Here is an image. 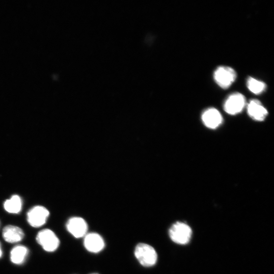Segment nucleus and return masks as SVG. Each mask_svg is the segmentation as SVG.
Wrapping results in <instances>:
<instances>
[{
    "instance_id": "f257e3e1",
    "label": "nucleus",
    "mask_w": 274,
    "mask_h": 274,
    "mask_svg": "<svg viewBox=\"0 0 274 274\" xmlns=\"http://www.w3.org/2000/svg\"><path fill=\"white\" fill-rule=\"evenodd\" d=\"M134 254L137 260L145 267L155 265L158 261V254L153 247L145 243H139L135 248Z\"/></svg>"
},
{
    "instance_id": "f03ea898",
    "label": "nucleus",
    "mask_w": 274,
    "mask_h": 274,
    "mask_svg": "<svg viewBox=\"0 0 274 274\" xmlns=\"http://www.w3.org/2000/svg\"><path fill=\"white\" fill-rule=\"evenodd\" d=\"M192 233L191 227L182 222H177L173 224L169 230L171 239L181 245H187L190 241Z\"/></svg>"
},
{
    "instance_id": "7ed1b4c3",
    "label": "nucleus",
    "mask_w": 274,
    "mask_h": 274,
    "mask_svg": "<svg viewBox=\"0 0 274 274\" xmlns=\"http://www.w3.org/2000/svg\"><path fill=\"white\" fill-rule=\"evenodd\" d=\"M36 241L45 251L49 252L55 251L60 244L55 234L50 229L40 231L37 235Z\"/></svg>"
},
{
    "instance_id": "20e7f679",
    "label": "nucleus",
    "mask_w": 274,
    "mask_h": 274,
    "mask_svg": "<svg viewBox=\"0 0 274 274\" xmlns=\"http://www.w3.org/2000/svg\"><path fill=\"white\" fill-rule=\"evenodd\" d=\"M237 79L235 70L230 67L220 66L214 73V79L216 83L222 88L230 87Z\"/></svg>"
},
{
    "instance_id": "39448f33",
    "label": "nucleus",
    "mask_w": 274,
    "mask_h": 274,
    "mask_svg": "<svg viewBox=\"0 0 274 274\" xmlns=\"http://www.w3.org/2000/svg\"><path fill=\"white\" fill-rule=\"evenodd\" d=\"M50 212L46 208L37 206L30 209L27 213V221L33 227H40L47 222Z\"/></svg>"
},
{
    "instance_id": "423d86ee",
    "label": "nucleus",
    "mask_w": 274,
    "mask_h": 274,
    "mask_svg": "<svg viewBox=\"0 0 274 274\" xmlns=\"http://www.w3.org/2000/svg\"><path fill=\"white\" fill-rule=\"evenodd\" d=\"M246 105L245 96L239 93H235L226 99L224 104V110L228 114L235 115L240 113Z\"/></svg>"
},
{
    "instance_id": "0eeeda50",
    "label": "nucleus",
    "mask_w": 274,
    "mask_h": 274,
    "mask_svg": "<svg viewBox=\"0 0 274 274\" xmlns=\"http://www.w3.org/2000/svg\"><path fill=\"white\" fill-rule=\"evenodd\" d=\"M66 227L68 231L76 238L84 237L88 230L86 222L80 217L71 218L67 223Z\"/></svg>"
},
{
    "instance_id": "6e6552de",
    "label": "nucleus",
    "mask_w": 274,
    "mask_h": 274,
    "mask_svg": "<svg viewBox=\"0 0 274 274\" xmlns=\"http://www.w3.org/2000/svg\"><path fill=\"white\" fill-rule=\"evenodd\" d=\"M105 246L103 238L97 233H89L84 236V246L90 252L99 253L103 250Z\"/></svg>"
},
{
    "instance_id": "1a4fd4ad",
    "label": "nucleus",
    "mask_w": 274,
    "mask_h": 274,
    "mask_svg": "<svg viewBox=\"0 0 274 274\" xmlns=\"http://www.w3.org/2000/svg\"><path fill=\"white\" fill-rule=\"evenodd\" d=\"M249 115L256 121H263L268 114V112L262 103L258 100L253 99L247 106Z\"/></svg>"
},
{
    "instance_id": "9d476101",
    "label": "nucleus",
    "mask_w": 274,
    "mask_h": 274,
    "mask_svg": "<svg viewBox=\"0 0 274 274\" xmlns=\"http://www.w3.org/2000/svg\"><path fill=\"white\" fill-rule=\"evenodd\" d=\"M202 120L206 127L215 129L221 124L222 117L218 110L211 108L208 109L203 113Z\"/></svg>"
},
{
    "instance_id": "9b49d317",
    "label": "nucleus",
    "mask_w": 274,
    "mask_h": 274,
    "mask_svg": "<svg viewBox=\"0 0 274 274\" xmlns=\"http://www.w3.org/2000/svg\"><path fill=\"white\" fill-rule=\"evenodd\" d=\"M2 235L4 240L9 243L20 242L25 236L24 233L20 227L12 225L4 227Z\"/></svg>"
},
{
    "instance_id": "f8f14e48",
    "label": "nucleus",
    "mask_w": 274,
    "mask_h": 274,
    "mask_svg": "<svg viewBox=\"0 0 274 274\" xmlns=\"http://www.w3.org/2000/svg\"><path fill=\"white\" fill-rule=\"evenodd\" d=\"M28 253V250L26 247H15L10 252L11 261L14 264L21 265L26 261Z\"/></svg>"
},
{
    "instance_id": "ddd939ff",
    "label": "nucleus",
    "mask_w": 274,
    "mask_h": 274,
    "mask_svg": "<svg viewBox=\"0 0 274 274\" xmlns=\"http://www.w3.org/2000/svg\"><path fill=\"white\" fill-rule=\"evenodd\" d=\"M22 201L20 196L13 195L10 199L6 200L4 204L5 210L12 214H18L22 209Z\"/></svg>"
},
{
    "instance_id": "4468645a",
    "label": "nucleus",
    "mask_w": 274,
    "mask_h": 274,
    "mask_svg": "<svg viewBox=\"0 0 274 274\" xmlns=\"http://www.w3.org/2000/svg\"><path fill=\"white\" fill-rule=\"evenodd\" d=\"M247 86L251 93L256 95L262 94L267 88L265 82L251 77H249L247 81Z\"/></svg>"
},
{
    "instance_id": "2eb2a0df",
    "label": "nucleus",
    "mask_w": 274,
    "mask_h": 274,
    "mask_svg": "<svg viewBox=\"0 0 274 274\" xmlns=\"http://www.w3.org/2000/svg\"><path fill=\"white\" fill-rule=\"evenodd\" d=\"M2 256V250L1 247V244H0V258Z\"/></svg>"
},
{
    "instance_id": "dca6fc26",
    "label": "nucleus",
    "mask_w": 274,
    "mask_h": 274,
    "mask_svg": "<svg viewBox=\"0 0 274 274\" xmlns=\"http://www.w3.org/2000/svg\"><path fill=\"white\" fill-rule=\"evenodd\" d=\"M97 274V273H93V274Z\"/></svg>"
}]
</instances>
